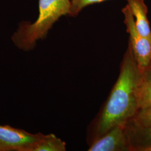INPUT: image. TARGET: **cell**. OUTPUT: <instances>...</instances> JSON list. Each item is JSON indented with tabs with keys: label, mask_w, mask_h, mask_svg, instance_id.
<instances>
[{
	"label": "cell",
	"mask_w": 151,
	"mask_h": 151,
	"mask_svg": "<svg viewBox=\"0 0 151 151\" xmlns=\"http://www.w3.org/2000/svg\"><path fill=\"white\" fill-rule=\"evenodd\" d=\"M141 83L142 74L128 43L118 79L96 121L92 142L134 116L138 110V92Z\"/></svg>",
	"instance_id": "6da1fadb"
},
{
	"label": "cell",
	"mask_w": 151,
	"mask_h": 151,
	"mask_svg": "<svg viewBox=\"0 0 151 151\" xmlns=\"http://www.w3.org/2000/svg\"><path fill=\"white\" fill-rule=\"evenodd\" d=\"M39 15L34 22L22 21L11 35L17 48L28 52L35 48L38 41L46 38L61 17L70 16L71 0H39Z\"/></svg>",
	"instance_id": "7a4b0ae2"
},
{
	"label": "cell",
	"mask_w": 151,
	"mask_h": 151,
	"mask_svg": "<svg viewBox=\"0 0 151 151\" xmlns=\"http://www.w3.org/2000/svg\"><path fill=\"white\" fill-rule=\"evenodd\" d=\"M122 11L124 14V24L127 27V32L129 34V43L141 72L151 60V42L137 30L129 6L126 5Z\"/></svg>",
	"instance_id": "3957f363"
},
{
	"label": "cell",
	"mask_w": 151,
	"mask_h": 151,
	"mask_svg": "<svg viewBox=\"0 0 151 151\" xmlns=\"http://www.w3.org/2000/svg\"><path fill=\"white\" fill-rule=\"evenodd\" d=\"M43 134H32L9 125H0V148L2 151H29Z\"/></svg>",
	"instance_id": "277c9868"
},
{
	"label": "cell",
	"mask_w": 151,
	"mask_h": 151,
	"mask_svg": "<svg viewBox=\"0 0 151 151\" xmlns=\"http://www.w3.org/2000/svg\"><path fill=\"white\" fill-rule=\"evenodd\" d=\"M88 151H130L128 122L118 124L93 142Z\"/></svg>",
	"instance_id": "5b68a950"
},
{
	"label": "cell",
	"mask_w": 151,
	"mask_h": 151,
	"mask_svg": "<svg viewBox=\"0 0 151 151\" xmlns=\"http://www.w3.org/2000/svg\"><path fill=\"white\" fill-rule=\"evenodd\" d=\"M135 21V27L140 34L151 42V30L147 17L148 7L145 0H126Z\"/></svg>",
	"instance_id": "8992f818"
},
{
	"label": "cell",
	"mask_w": 151,
	"mask_h": 151,
	"mask_svg": "<svg viewBox=\"0 0 151 151\" xmlns=\"http://www.w3.org/2000/svg\"><path fill=\"white\" fill-rule=\"evenodd\" d=\"M128 132L130 151H142L151 146V127L138 128L130 126L128 122Z\"/></svg>",
	"instance_id": "52a82bcc"
},
{
	"label": "cell",
	"mask_w": 151,
	"mask_h": 151,
	"mask_svg": "<svg viewBox=\"0 0 151 151\" xmlns=\"http://www.w3.org/2000/svg\"><path fill=\"white\" fill-rule=\"evenodd\" d=\"M66 143L53 134H43L38 142L34 144L29 151H65Z\"/></svg>",
	"instance_id": "ba28073f"
},
{
	"label": "cell",
	"mask_w": 151,
	"mask_h": 151,
	"mask_svg": "<svg viewBox=\"0 0 151 151\" xmlns=\"http://www.w3.org/2000/svg\"><path fill=\"white\" fill-rule=\"evenodd\" d=\"M128 124L138 128L151 127V107L138 110Z\"/></svg>",
	"instance_id": "9c48e42d"
},
{
	"label": "cell",
	"mask_w": 151,
	"mask_h": 151,
	"mask_svg": "<svg viewBox=\"0 0 151 151\" xmlns=\"http://www.w3.org/2000/svg\"><path fill=\"white\" fill-rule=\"evenodd\" d=\"M151 107V84L141 83L138 92V110Z\"/></svg>",
	"instance_id": "30bf717a"
},
{
	"label": "cell",
	"mask_w": 151,
	"mask_h": 151,
	"mask_svg": "<svg viewBox=\"0 0 151 151\" xmlns=\"http://www.w3.org/2000/svg\"><path fill=\"white\" fill-rule=\"evenodd\" d=\"M107 0H71L70 16L76 17L87 6L100 3Z\"/></svg>",
	"instance_id": "8fae6325"
},
{
	"label": "cell",
	"mask_w": 151,
	"mask_h": 151,
	"mask_svg": "<svg viewBox=\"0 0 151 151\" xmlns=\"http://www.w3.org/2000/svg\"><path fill=\"white\" fill-rule=\"evenodd\" d=\"M142 83L151 84V60L146 68L141 72Z\"/></svg>",
	"instance_id": "7c38bea8"
},
{
	"label": "cell",
	"mask_w": 151,
	"mask_h": 151,
	"mask_svg": "<svg viewBox=\"0 0 151 151\" xmlns=\"http://www.w3.org/2000/svg\"><path fill=\"white\" fill-rule=\"evenodd\" d=\"M142 151H151V146L144 148Z\"/></svg>",
	"instance_id": "4fadbf2b"
},
{
	"label": "cell",
	"mask_w": 151,
	"mask_h": 151,
	"mask_svg": "<svg viewBox=\"0 0 151 151\" xmlns=\"http://www.w3.org/2000/svg\"><path fill=\"white\" fill-rule=\"evenodd\" d=\"M0 151H1V148H0Z\"/></svg>",
	"instance_id": "5bb4252c"
}]
</instances>
